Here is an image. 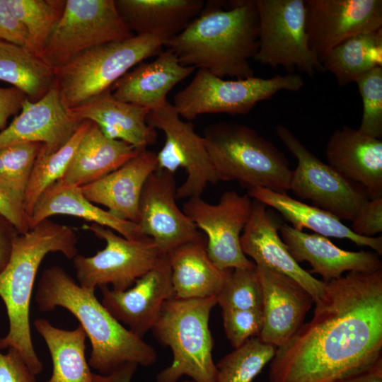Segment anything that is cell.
Listing matches in <instances>:
<instances>
[{
    "label": "cell",
    "instance_id": "cell-5",
    "mask_svg": "<svg viewBox=\"0 0 382 382\" xmlns=\"http://www.w3.org/2000/svg\"><path fill=\"white\" fill-rule=\"evenodd\" d=\"M203 139L219 181H237L248 190H290L292 170L285 154L254 129L221 121L206 127Z\"/></svg>",
    "mask_w": 382,
    "mask_h": 382
},
{
    "label": "cell",
    "instance_id": "cell-27",
    "mask_svg": "<svg viewBox=\"0 0 382 382\" xmlns=\"http://www.w3.org/2000/svg\"><path fill=\"white\" fill-rule=\"evenodd\" d=\"M117 9L135 35H152L166 40L196 18L202 0H117Z\"/></svg>",
    "mask_w": 382,
    "mask_h": 382
},
{
    "label": "cell",
    "instance_id": "cell-19",
    "mask_svg": "<svg viewBox=\"0 0 382 382\" xmlns=\"http://www.w3.org/2000/svg\"><path fill=\"white\" fill-rule=\"evenodd\" d=\"M256 267L262 290L264 318L258 337L279 348L303 324L315 301L310 293L292 278L262 265Z\"/></svg>",
    "mask_w": 382,
    "mask_h": 382
},
{
    "label": "cell",
    "instance_id": "cell-30",
    "mask_svg": "<svg viewBox=\"0 0 382 382\" xmlns=\"http://www.w3.org/2000/svg\"><path fill=\"white\" fill-rule=\"evenodd\" d=\"M140 151L126 142L107 137L91 122L62 180L79 187L91 183L115 170Z\"/></svg>",
    "mask_w": 382,
    "mask_h": 382
},
{
    "label": "cell",
    "instance_id": "cell-11",
    "mask_svg": "<svg viewBox=\"0 0 382 382\" xmlns=\"http://www.w3.org/2000/svg\"><path fill=\"white\" fill-rule=\"evenodd\" d=\"M86 228L105 241V246L93 256L77 254L73 259L79 284L85 289L95 290L110 284L113 290L125 291L163 256L149 237L127 239L93 223Z\"/></svg>",
    "mask_w": 382,
    "mask_h": 382
},
{
    "label": "cell",
    "instance_id": "cell-31",
    "mask_svg": "<svg viewBox=\"0 0 382 382\" xmlns=\"http://www.w3.org/2000/svg\"><path fill=\"white\" fill-rule=\"evenodd\" d=\"M33 324L45 340L52 361V374L47 382H94V374L85 356L87 336L80 325L66 330L43 318L36 319Z\"/></svg>",
    "mask_w": 382,
    "mask_h": 382
},
{
    "label": "cell",
    "instance_id": "cell-6",
    "mask_svg": "<svg viewBox=\"0 0 382 382\" xmlns=\"http://www.w3.org/2000/svg\"><path fill=\"white\" fill-rule=\"evenodd\" d=\"M216 304V296L165 301L151 331L161 345L170 349L173 360L157 374L156 382H178L183 376L194 382H216L209 324Z\"/></svg>",
    "mask_w": 382,
    "mask_h": 382
},
{
    "label": "cell",
    "instance_id": "cell-35",
    "mask_svg": "<svg viewBox=\"0 0 382 382\" xmlns=\"http://www.w3.org/2000/svg\"><path fill=\"white\" fill-rule=\"evenodd\" d=\"M42 145L28 142L0 149V190L23 212L27 186Z\"/></svg>",
    "mask_w": 382,
    "mask_h": 382
},
{
    "label": "cell",
    "instance_id": "cell-4",
    "mask_svg": "<svg viewBox=\"0 0 382 382\" xmlns=\"http://www.w3.org/2000/svg\"><path fill=\"white\" fill-rule=\"evenodd\" d=\"M78 236L69 226L43 220L12 240L8 263L0 272V297L9 322L7 335L0 339V349L16 350L30 371L41 373L43 365L32 341L30 306L38 268L50 253H61L69 260L79 254Z\"/></svg>",
    "mask_w": 382,
    "mask_h": 382
},
{
    "label": "cell",
    "instance_id": "cell-17",
    "mask_svg": "<svg viewBox=\"0 0 382 382\" xmlns=\"http://www.w3.org/2000/svg\"><path fill=\"white\" fill-rule=\"evenodd\" d=\"M99 288L104 307L141 338L151 330L165 301L174 297L167 255L125 291Z\"/></svg>",
    "mask_w": 382,
    "mask_h": 382
},
{
    "label": "cell",
    "instance_id": "cell-10",
    "mask_svg": "<svg viewBox=\"0 0 382 382\" xmlns=\"http://www.w3.org/2000/svg\"><path fill=\"white\" fill-rule=\"evenodd\" d=\"M134 35L120 16L115 0H66L40 58L54 70L93 47Z\"/></svg>",
    "mask_w": 382,
    "mask_h": 382
},
{
    "label": "cell",
    "instance_id": "cell-14",
    "mask_svg": "<svg viewBox=\"0 0 382 382\" xmlns=\"http://www.w3.org/2000/svg\"><path fill=\"white\" fill-rule=\"evenodd\" d=\"M252 202L248 195L228 190L221 195L217 204L193 197L183 204V212L206 234L207 253L221 270L256 267L241 245V233L249 219Z\"/></svg>",
    "mask_w": 382,
    "mask_h": 382
},
{
    "label": "cell",
    "instance_id": "cell-13",
    "mask_svg": "<svg viewBox=\"0 0 382 382\" xmlns=\"http://www.w3.org/2000/svg\"><path fill=\"white\" fill-rule=\"evenodd\" d=\"M146 123L166 136L163 147L156 153V170L173 174L180 168L186 171L185 182L177 188V199L201 197L209 184L219 182L203 137L195 132L191 122L180 119L172 103L167 101L149 111Z\"/></svg>",
    "mask_w": 382,
    "mask_h": 382
},
{
    "label": "cell",
    "instance_id": "cell-12",
    "mask_svg": "<svg viewBox=\"0 0 382 382\" xmlns=\"http://www.w3.org/2000/svg\"><path fill=\"white\" fill-rule=\"evenodd\" d=\"M275 130L286 149L297 159V166L292 170L290 190L340 221H352L361 205L369 199L364 189L321 161L285 126L277 125Z\"/></svg>",
    "mask_w": 382,
    "mask_h": 382
},
{
    "label": "cell",
    "instance_id": "cell-47",
    "mask_svg": "<svg viewBox=\"0 0 382 382\" xmlns=\"http://www.w3.org/2000/svg\"><path fill=\"white\" fill-rule=\"evenodd\" d=\"M137 364H126L109 375L94 374V382H130Z\"/></svg>",
    "mask_w": 382,
    "mask_h": 382
},
{
    "label": "cell",
    "instance_id": "cell-29",
    "mask_svg": "<svg viewBox=\"0 0 382 382\" xmlns=\"http://www.w3.org/2000/svg\"><path fill=\"white\" fill-rule=\"evenodd\" d=\"M248 195L278 211L298 231L308 228L325 237L349 239L357 245L368 246L379 255H382V236L357 235L328 212L300 202L287 194L263 187L250 190Z\"/></svg>",
    "mask_w": 382,
    "mask_h": 382
},
{
    "label": "cell",
    "instance_id": "cell-36",
    "mask_svg": "<svg viewBox=\"0 0 382 382\" xmlns=\"http://www.w3.org/2000/svg\"><path fill=\"white\" fill-rule=\"evenodd\" d=\"M276 349L258 337L249 339L216 364V382H253L271 361Z\"/></svg>",
    "mask_w": 382,
    "mask_h": 382
},
{
    "label": "cell",
    "instance_id": "cell-41",
    "mask_svg": "<svg viewBox=\"0 0 382 382\" xmlns=\"http://www.w3.org/2000/svg\"><path fill=\"white\" fill-rule=\"evenodd\" d=\"M0 40L22 47L37 56L28 30L12 13L5 0H0Z\"/></svg>",
    "mask_w": 382,
    "mask_h": 382
},
{
    "label": "cell",
    "instance_id": "cell-49",
    "mask_svg": "<svg viewBox=\"0 0 382 382\" xmlns=\"http://www.w3.org/2000/svg\"><path fill=\"white\" fill-rule=\"evenodd\" d=\"M183 382H194V381H192V380H191V381L186 380V381H183Z\"/></svg>",
    "mask_w": 382,
    "mask_h": 382
},
{
    "label": "cell",
    "instance_id": "cell-22",
    "mask_svg": "<svg viewBox=\"0 0 382 382\" xmlns=\"http://www.w3.org/2000/svg\"><path fill=\"white\" fill-rule=\"evenodd\" d=\"M328 165L364 189L369 199L382 197V141L348 126L330 135L325 149Z\"/></svg>",
    "mask_w": 382,
    "mask_h": 382
},
{
    "label": "cell",
    "instance_id": "cell-37",
    "mask_svg": "<svg viewBox=\"0 0 382 382\" xmlns=\"http://www.w3.org/2000/svg\"><path fill=\"white\" fill-rule=\"evenodd\" d=\"M6 4L24 25L40 57L44 46L64 11V0H5Z\"/></svg>",
    "mask_w": 382,
    "mask_h": 382
},
{
    "label": "cell",
    "instance_id": "cell-28",
    "mask_svg": "<svg viewBox=\"0 0 382 382\" xmlns=\"http://www.w3.org/2000/svg\"><path fill=\"white\" fill-rule=\"evenodd\" d=\"M174 297L216 296L230 270L220 269L209 257L203 238L185 243L167 255Z\"/></svg>",
    "mask_w": 382,
    "mask_h": 382
},
{
    "label": "cell",
    "instance_id": "cell-26",
    "mask_svg": "<svg viewBox=\"0 0 382 382\" xmlns=\"http://www.w3.org/2000/svg\"><path fill=\"white\" fill-rule=\"evenodd\" d=\"M63 214L81 218L109 228L132 240L144 237L137 224L120 219L108 210L95 205L83 194L79 186L64 183L62 179L48 187L38 198L28 219L30 228L52 216Z\"/></svg>",
    "mask_w": 382,
    "mask_h": 382
},
{
    "label": "cell",
    "instance_id": "cell-46",
    "mask_svg": "<svg viewBox=\"0 0 382 382\" xmlns=\"http://www.w3.org/2000/svg\"><path fill=\"white\" fill-rule=\"evenodd\" d=\"M18 233L15 227L0 214V272L8 262L12 245V240Z\"/></svg>",
    "mask_w": 382,
    "mask_h": 382
},
{
    "label": "cell",
    "instance_id": "cell-20",
    "mask_svg": "<svg viewBox=\"0 0 382 382\" xmlns=\"http://www.w3.org/2000/svg\"><path fill=\"white\" fill-rule=\"evenodd\" d=\"M266 207L253 199L249 219L241 236L243 253L251 257L255 265L268 267L294 279L316 302L323 295L326 283L313 277L292 257L279 235L280 224Z\"/></svg>",
    "mask_w": 382,
    "mask_h": 382
},
{
    "label": "cell",
    "instance_id": "cell-2",
    "mask_svg": "<svg viewBox=\"0 0 382 382\" xmlns=\"http://www.w3.org/2000/svg\"><path fill=\"white\" fill-rule=\"evenodd\" d=\"M257 45L255 0L208 1L183 30L164 43L183 66L237 79L254 76L249 60Z\"/></svg>",
    "mask_w": 382,
    "mask_h": 382
},
{
    "label": "cell",
    "instance_id": "cell-16",
    "mask_svg": "<svg viewBox=\"0 0 382 382\" xmlns=\"http://www.w3.org/2000/svg\"><path fill=\"white\" fill-rule=\"evenodd\" d=\"M310 48L322 62L354 35L382 28L381 0H304Z\"/></svg>",
    "mask_w": 382,
    "mask_h": 382
},
{
    "label": "cell",
    "instance_id": "cell-43",
    "mask_svg": "<svg viewBox=\"0 0 382 382\" xmlns=\"http://www.w3.org/2000/svg\"><path fill=\"white\" fill-rule=\"evenodd\" d=\"M35 376L14 349L0 352V382H37Z\"/></svg>",
    "mask_w": 382,
    "mask_h": 382
},
{
    "label": "cell",
    "instance_id": "cell-18",
    "mask_svg": "<svg viewBox=\"0 0 382 382\" xmlns=\"http://www.w3.org/2000/svg\"><path fill=\"white\" fill-rule=\"evenodd\" d=\"M21 112L0 132V149L28 142L42 144L40 151L50 154L61 149L82 122L61 101L54 86L40 100L25 98Z\"/></svg>",
    "mask_w": 382,
    "mask_h": 382
},
{
    "label": "cell",
    "instance_id": "cell-8",
    "mask_svg": "<svg viewBox=\"0 0 382 382\" xmlns=\"http://www.w3.org/2000/svg\"><path fill=\"white\" fill-rule=\"evenodd\" d=\"M304 85L298 74H278L269 79L251 76L224 80L198 69L191 82L173 97V106L183 118L191 121L209 113L245 115L260 101L281 91H298Z\"/></svg>",
    "mask_w": 382,
    "mask_h": 382
},
{
    "label": "cell",
    "instance_id": "cell-44",
    "mask_svg": "<svg viewBox=\"0 0 382 382\" xmlns=\"http://www.w3.org/2000/svg\"><path fill=\"white\" fill-rule=\"evenodd\" d=\"M27 98L20 90L0 88V129L6 127L8 119L21 109L23 100Z\"/></svg>",
    "mask_w": 382,
    "mask_h": 382
},
{
    "label": "cell",
    "instance_id": "cell-24",
    "mask_svg": "<svg viewBox=\"0 0 382 382\" xmlns=\"http://www.w3.org/2000/svg\"><path fill=\"white\" fill-rule=\"evenodd\" d=\"M195 69L182 65L167 48L154 61L141 62L124 74L112 86V95L119 100L155 110L166 104L168 93Z\"/></svg>",
    "mask_w": 382,
    "mask_h": 382
},
{
    "label": "cell",
    "instance_id": "cell-32",
    "mask_svg": "<svg viewBox=\"0 0 382 382\" xmlns=\"http://www.w3.org/2000/svg\"><path fill=\"white\" fill-rule=\"evenodd\" d=\"M321 64L325 71L335 76L340 87L382 66V28L347 38L332 48Z\"/></svg>",
    "mask_w": 382,
    "mask_h": 382
},
{
    "label": "cell",
    "instance_id": "cell-48",
    "mask_svg": "<svg viewBox=\"0 0 382 382\" xmlns=\"http://www.w3.org/2000/svg\"><path fill=\"white\" fill-rule=\"evenodd\" d=\"M340 382H382V359L368 370Z\"/></svg>",
    "mask_w": 382,
    "mask_h": 382
},
{
    "label": "cell",
    "instance_id": "cell-40",
    "mask_svg": "<svg viewBox=\"0 0 382 382\" xmlns=\"http://www.w3.org/2000/svg\"><path fill=\"white\" fill-rule=\"evenodd\" d=\"M222 318L226 336L234 349L258 337L264 320L262 310L258 309L222 311Z\"/></svg>",
    "mask_w": 382,
    "mask_h": 382
},
{
    "label": "cell",
    "instance_id": "cell-25",
    "mask_svg": "<svg viewBox=\"0 0 382 382\" xmlns=\"http://www.w3.org/2000/svg\"><path fill=\"white\" fill-rule=\"evenodd\" d=\"M69 111L81 122L95 123L107 137L122 141L139 150L146 149L156 141V129L146 123L149 110L116 99L111 89Z\"/></svg>",
    "mask_w": 382,
    "mask_h": 382
},
{
    "label": "cell",
    "instance_id": "cell-45",
    "mask_svg": "<svg viewBox=\"0 0 382 382\" xmlns=\"http://www.w3.org/2000/svg\"><path fill=\"white\" fill-rule=\"evenodd\" d=\"M0 214L5 217L19 233H24L30 230L24 212L1 190Z\"/></svg>",
    "mask_w": 382,
    "mask_h": 382
},
{
    "label": "cell",
    "instance_id": "cell-9",
    "mask_svg": "<svg viewBox=\"0 0 382 382\" xmlns=\"http://www.w3.org/2000/svg\"><path fill=\"white\" fill-rule=\"evenodd\" d=\"M258 16V45L253 59L287 71L297 69L311 77L324 72L310 48L306 30L304 0H255Z\"/></svg>",
    "mask_w": 382,
    "mask_h": 382
},
{
    "label": "cell",
    "instance_id": "cell-33",
    "mask_svg": "<svg viewBox=\"0 0 382 382\" xmlns=\"http://www.w3.org/2000/svg\"><path fill=\"white\" fill-rule=\"evenodd\" d=\"M0 80L20 90L31 102L55 84L54 69L29 50L0 40Z\"/></svg>",
    "mask_w": 382,
    "mask_h": 382
},
{
    "label": "cell",
    "instance_id": "cell-7",
    "mask_svg": "<svg viewBox=\"0 0 382 382\" xmlns=\"http://www.w3.org/2000/svg\"><path fill=\"white\" fill-rule=\"evenodd\" d=\"M166 41L156 35H134L81 52L54 69L55 86L64 106L72 109L111 89L131 68L158 55Z\"/></svg>",
    "mask_w": 382,
    "mask_h": 382
},
{
    "label": "cell",
    "instance_id": "cell-42",
    "mask_svg": "<svg viewBox=\"0 0 382 382\" xmlns=\"http://www.w3.org/2000/svg\"><path fill=\"white\" fill-rule=\"evenodd\" d=\"M350 229L356 234L375 237L382 231V197L368 199L352 220Z\"/></svg>",
    "mask_w": 382,
    "mask_h": 382
},
{
    "label": "cell",
    "instance_id": "cell-34",
    "mask_svg": "<svg viewBox=\"0 0 382 382\" xmlns=\"http://www.w3.org/2000/svg\"><path fill=\"white\" fill-rule=\"evenodd\" d=\"M91 123L88 120L83 121L70 139L58 151L50 154L40 151L31 172L23 202V212L27 221L42 193L62 178Z\"/></svg>",
    "mask_w": 382,
    "mask_h": 382
},
{
    "label": "cell",
    "instance_id": "cell-21",
    "mask_svg": "<svg viewBox=\"0 0 382 382\" xmlns=\"http://www.w3.org/2000/svg\"><path fill=\"white\" fill-rule=\"evenodd\" d=\"M279 231L292 257L298 263L308 262L311 274L320 275L324 282L338 279L345 272H371L382 270L376 252L349 251L333 244L327 237L298 231L282 223Z\"/></svg>",
    "mask_w": 382,
    "mask_h": 382
},
{
    "label": "cell",
    "instance_id": "cell-23",
    "mask_svg": "<svg viewBox=\"0 0 382 382\" xmlns=\"http://www.w3.org/2000/svg\"><path fill=\"white\" fill-rule=\"evenodd\" d=\"M156 169V153L146 149L115 170L80 187L93 204L105 207L120 219L137 224L144 186Z\"/></svg>",
    "mask_w": 382,
    "mask_h": 382
},
{
    "label": "cell",
    "instance_id": "cell-1",
    "mask_svg": "<svg viewBox=\"0 0 382 382\" xmlns=\"http://www.w3.org/2000/svg\"><path fill=\"white\" fill-rule=\"evenodd\" d=\"M312 319L270 364L269 382H340L382 359V270L325 284Z\"/></svg>",
    "mask_w": 382,
    "mask_h": 382
},
{
    "label": "cell",
    "instance_id": "cell-39",
    "mask_svg": "<svg viewBox=\"0 0 382 382\" xmlns=\"http://www.w3.org/2000/svg\"><path fill=\"white\" fill-rule=\"evenodd\" d=\"M357 84L363 109L358 130L366 135L382 137V66L376 67L359 76Z\"/></svg>",
    "mask_w": 382,
    "mask_h": 382
},
{
    "label": "cell",
    "instance_id": "cell-3",
    "mask_svg": "<svg viewBox=\"0 0 382 382\" xmlns=\"http://www.w3.org/2000/svg\"><path fill=\"white\" fill-rule=\"evenodd\" d=\"M94 291L81 286L62 267L52 266L39 279L35 301L42 312L62 307L75 316L91 344L89 365L100 374L109 375L128 363L155 364V349L116 320Z\"/></svg>",
    "mask_w": 382,
    "mask_h": 382
},
{
    "label": "cell",
    "instance_id": "cell-38",
    "mask_svg": "<svg viewBox=\"0 0 382 382\" xmlns=\"http://www.w3.org/2000/svg\"><path fill=\"white\" fill-rule=\"evenodd\" d=\"M216 298L222 311L262 310V290L257 267L231 269Z\"/></svg>",
    "mask_w": 382,
    "mask_h": 382
},
{
    "label": "cell",
    "instance_id": "cell-15",
    "mask_svg": "<svg viewBox=\"0 0 382 382\" xmlns=\"http://www.w3.org/2000/svg\"><path fill=\"white\" fill-rule=\"evenodd\" d=\"M175 174L156 170L148 178L139 204L140 233L150 238L163 255L203 238L176 203Z\"/></svg>",
    "mask_w": 382,
    "mask_h": 382
}]
</instances>
